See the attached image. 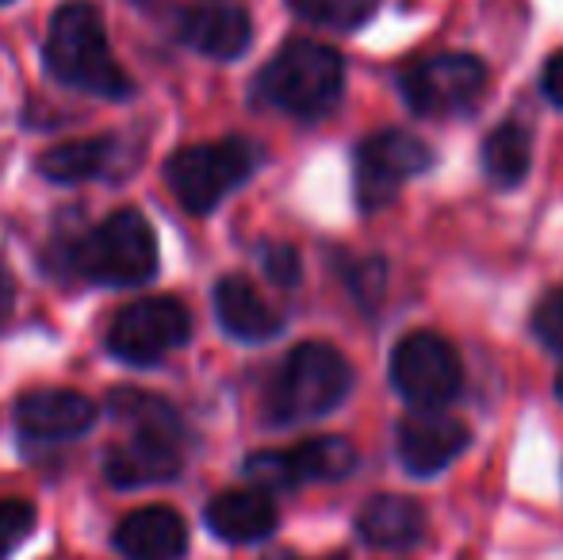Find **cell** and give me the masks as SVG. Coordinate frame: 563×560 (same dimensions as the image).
Masks as SVG:
<instances>
[{"instance_id": "cell-6", "label": "cell", "mask_w": 563, "mask_h": 560, "mask_svg": "<svg viewBox=\"0 0 563 560\" xmlns=\"http://www.w3.org/2000/svg\"><path fill=\"white\" fill-rule=\"evenodd\" d=\"M253 169H257V146H250L245 139H223L177 150L165 162V180L180 208L192 216H208Z\"/></svg>"}, {"instance_id": "cell-26", "label": "cell", "mask_w": 563, "mask_h": 560, "mask_svg": "<svg viewBox=\"0 0 563 560\" xmlns=\"http://www.w3.org/2000/svg\"><path fill=\"white\" fill-rule=\"evenodd\" d=\"M541 85H544V97H549L552 105H560V108H563V51H560V54H552V58H549Z\"/></svg>"}, {"instance_id": "cell-12", "label": "cell", "mask_w": 563, "mask_h": 560, "mask_svg": "<svg viewBox=\"0 0 563 560\" xmlns=\"http://www.w3.org/2000/svg\"><path fill=\"white\" fill-rule=\"evenodd\" d=\"M395 449H399V461L407 472H415V476H433V472L449 469L467 449V426L456 419H445V415H438V411L410 415V419L399 422Z\"/></svg>"}, {"instance_id": "cell-7", "label": "cell", "mask_w": 563, "mask_h": 560, "mask_svg": "<svg viewBox=\"0 0 563 560\" xmlns=\"http://www.w3.org/2000/svg\"><path fill=\"white\" fill-rule=\"evenodd\" d=\"M433 165V150L410 131H379L356 146L353 185L356 204L364 211H376L399 196L402 180L418 177Z\"/></svg>"}, {"instance_id": "cell-19", "label": "cell", "mask_w": 563, "mask_h": 560, "mask_svg": "<svg viewBox=\"0 0 563 560\" xmlns=\"http://www.w3.org/2000/svg\"><path fill=\"white\" fill-rule=\"evenodd\" d=\"M112 154H115L112 139H69L38 157V173L46 180H58V185H74V180L104 173L112 165Z\"/></svg>"}, {"instance_id": "cell-28", "label": "cell", "mask_w": 563, "mask_h": 560, "mask_svg": "<svg viewBox=\"0 0 563 560\" xmlns=\"http://www.w3.org/2000/svg\"><path fill=\"white\" fill-rule=\"evenodd\" d=\"M265 560H299V557H291V553H276V557H265Z\"/></svg>"}, {"instance_id": "cell-23", "label": "cell", "mask_w": 563, "mask_h": 560, "mask_svg": "<svg viewBox=\"0 0 563 560\" xmlns=\"http://www.w3.org/2000/svg\"><path fill=\"white\" fill-rule=\"evenodd\" d=\"M533 330L549 350L563 353V288H556L552 296H544L541 304H537Z\"/></svg>"}, {"instance_id": "cell-1", "label": "cell", "mask_w": 563, "mask_h": 560, "mask_svg": "<svg viewBox=\"0 0 563 560\" xmlns=\"http://www.w3.org/2000/svg\"><path fill=\"white\" fill-rule=\"evenodd\" d=\"M112 411L131 426V438L115 446L104 472L115 487L165 484L180 472V419L165 399L123 388L112 396Z\"/></svg>"}, {"instance_id": "cell-25", "label": "cell", "mask_w": 563, "mask_h": 560, "mask_svg": "<svg viewBox=\"0 0 563 560\" xmlns=\"http://www.w3.org/2000/svg\"><path fill=\"white\" fill-rule=\"evenodd\" d=\"M353 292L356 299H361L364 307H372L379 299V292H384V262H376V257H368V262H361L353 270Z\"/></svg>"}, {"instance_id": "cell-5", "label": "cell", "mask_w": 563, "mask_h": 560, "mask_svg": "<svg viewBox=\"0 0 563 560\" xmlns=\"http://www.w3.org/2000/svg\"><path fill=\"white\" fill-rule=\"evenodd\" d=\"M74 270L100 284H146L157 273V239L154 227L134 208H119L97 231H89L74 250Z\"/></svg>"}, {"instance_id": "cell-29", "label": "cell", "mask_w": 563, "mask_h": 560, "mask_svg": "<svg viewBox=\"0 0 563 560\" xmlns=\"http://www.w3.org/2000/svg\"><path fill=\"white\" fill-rule=\"evenodd\" d=\"M556 396H560V399H563V373H560V376H556Z\"/></svg>"}, {"instance_id": "cell-16", "label": "cell", "mask_w": 563, "mask_h": 560, "mask_svg": "<svg viewBox=\"0 0 563 560\" xmlns=\"http://www.w3.org/2000/svg\"><path fill=\"white\" fill-rule=\"evenodd\" d=\"M216 315L227 334L242 338V342H265L284 327L273 304L245 277H223L216 284Z\"/></svg>"}, {"instance_id": "cell-27", "label": "cell", "mask_w": 563, "mask_h": 560, "mask_svg": "<svg viewBox=\"0 0 563 560\" xmlns=\"http://www.w3.org/2000/svg\"><path fill=\"white\" fill-rule=\"evenodd\" d=\"M12 304H15V281H12V270H8V262L0 257V322L12 315Z\"/></svg>"}, {"instance_id": "cell-11", "label": "cell", "mask_w": 563, "mask_h": 560, "mask_svg": "<svg viewBox=\"0 0 563 560\" xmlns=\"http://www.w3.org/2000/svg\"><path fill=\"white\" fill-rule=\"evenodd\" d=\"M356 464V449L345 438H311L296 449H265L245 461V476L261 484V492H280L307 480H341Z\"/></svg>"}, {"instance_id": "cell-18", "label": "cell", "mask_w": 563, "mask_h": 560, "mask_svg": "<svg viewBox=\"0 0 563 560\" xmlns=\"http://www.w3.org/2000/svg\"><path fill=\"white\" fill-rule=\"evenodd\" d=\"M356 530L368 546L379 549H410L426 534V515L407 495H372L361 507Z\"/></svg>"}, {"instance_id": "cell-2", "label": "cell", "mask_w": 563, "mask_h": 560, "mask_svg": "<svg viewBox=\"0 0 563 560\" xmlns=\"http://www.w3.org/2000/svg\"><path fill=\"white\" fill-rule=\"evenodd\" d=\"M46 69L62 85L97 92L104 100H123L134 89L108 51L104 15L89 0H69L54 12L51 35H46Z\"/></svg>"}, {"instance_id": "cell-22", "label": "cell", "mask_w": 563, "mask_h": 560, "mask_svg": "<svg viewBox=\"0 0 563 560\" xmlns=\"http://www.w3.org/2000/svg\"><path fill=\"white\" fill-rule=\"evenodd\" d=\"M35 530V503L27 499H0V560L12 553L20 541Z\"/></svg>"}, {"instance_id": "cell-10", "label": "cell", "mask_w": 563, "mask_h": 560, "mask_svg": "<svg viewBox=\"0 0 563 560\" xmlns=\"http://www.w3.org/2000/svg\"><path fill=\"white\" fill-rule=\"evenodd\" d=\"M487 85V66L475 54H438L402 74V100L418 116H452L475 105Z\"/></svg>"}, {"instance_id": "cell-15", "label": "cell", "mask_w": 563, "mask_h": 560, "mask_svg": "<svg viewBox=\"0 0 563 560\" xmlns=\"http://www.w3.org/2000/svg\"><path fill=\"white\" fill-rule=\"evenodd\" d=\"M115 549L126 560H180L188 549V526L169 507L134 510L119 523Z\"/></svg>"}, {"instance_id": "cell-8", "label": "cell", "mask_w": 563, "mask_h": 560, "mask_svg": "<svg viewBox=\"0 0 563 560\" xmlns=\"http://www.w3.org/2000/svg\"><path fill=\"white\" fill-rule=\"evenodd\" d=\"M464 369H460L456 350L441 334L415 330L391 353V384L407 404L422 411H438L460 392Z\"/></svg>"}, {"instance_id": "cell-30", "label": "cell", "mask_w": 563, "mask_h": 560, "mask_svg": "<svg viewBox=\"0 0 563 560\" xmlns=\"http://www.w3.org/2000/svg\"><path fill=\"white\" fill-rule=\"evenodd\" d=\"M0 4H4V0H0Z\"/></svg>"}, {"instance_id": "cell-9", "label": "cell", "mask_w": 563, "mask_h": 560, "mask_svg": "<svg viewBox=\"0 0 563 560\" xmlns=\"http://www.w3.org/2000/svg\"><path fill=\"white\" fill-rule=\"evenodd\" d=\"M188 334H192L188 307L173 296H150L115 315L108 345H112V353L119 361H126V365H154L165 353L185 345Z\"/></svg>"}, {"instance_id": "cell-14", "label": "cell", "mask_w": 563, "mask_h": 560, "mask_svg": "<svg viewBox=\"0 0 563 560\" xmlns=\"http://www.w3.org/2000/svg\"><path fill=\"white\" fill-rule=\"evenodd\" d=\"M253 35L250 12L238 4H196L180 15V39L208 58L230 62L245 54Z\"/></svg>"}, {"instance_id": "cell-4", "label": "cell", "mask_w": 563, "mask_h": 560, "mask_svg": "<svg viewBox=\"0 0 563 560\" xmlns=\"http://www.w3.org/2000/svg\"><path fill=\"white\" fill-rule=\"evenodd\" d=\"M353 388V369L327 342H303L288 353L268 392L273 422H307L330 415Z\"/></svg>"}, {"instance_id": "cell-13", "label": "cell", "mask_w": 563, "mask_h": 560, "mask_svg": "<svg viewBox=\"0 0 563 560\" xmlns=\"http://www.w3.org/2000/svg\"><path fill=\"white\" fill-rule=\"evenodd\" d=\"M15 422L31 438H77L97 422V404L74 388H35L20 396Z\"/></svg>"}, {"instance_id": "cell-21", "label": "cell", "mask_w": 563, "mask_h": 560, "mask_svg": "<svg viewBox=\"0 0 563 560\" xmlns=\"http://www.w3.org/2000/svg\"><path fill=\"white\" fill-rule=\"evenodd\" d=\"M288 8L307 23L334 31H356L379 12V0H288Z\"/></svg>"}, {"instance_id": "cell-20", "label": "cell", "mask_w": 563, "mask_h": 560, "mask_svg": "<svg viewBox=\"0 0 563 560\" xmlns=\"http://www.w3.org/2000/svg\"><path fill=\"white\" fill-rule=\"evenodd\" d=\"M529 162H533V135L521 123H503L483 142V173L490 185L514 188L529 173Z\"/></svg>"}, {"instance_id": "cell-3", "label": "cell", "mask_w": 563, "mask_h": 560, "mask_svg": "<svg viewBox=\"0 0 563 560\" xmlns=\"http://www.w3.org/2000/svg\"><path fill=\"white\" fill-rule=\"evenodd\" d=\"M345 66L334 46L296 39L257 77V97L296 120H319L338 105Z\"/></svg>"}, {"instance_id": "cell-24", "label": "cell", "mask_w": 563, "mask_h": 560, "mask_svg": "<svg viewBox=\"0 0 563 560\" xmlns=\"http://www.w3.org/2000/svg\"><path fill=\"white\" fill-rule=\"evenodd\" d=\"M261 265H265L268 277H273L276 284H284V288L299 284V273H303V265H299V254L291 246H284V242H273V246L261 250Z\"/></svg>"}, {"instance_id": "cell-17", "label": "cell", "mask_w": 563, "mask_h": 560, "mask_svg": "<svg viewBox=\"0 0 563 560\" xmlns=\"http://www.w3.org/2000/svg\"><path fill=\"white\" fill-rule=\"evenodd\" d=\"M208 526L223 541L245 546V541H261L276 530V507L261 487H253V492H223L208 503Z\"/></svg>"}]
</instances>
